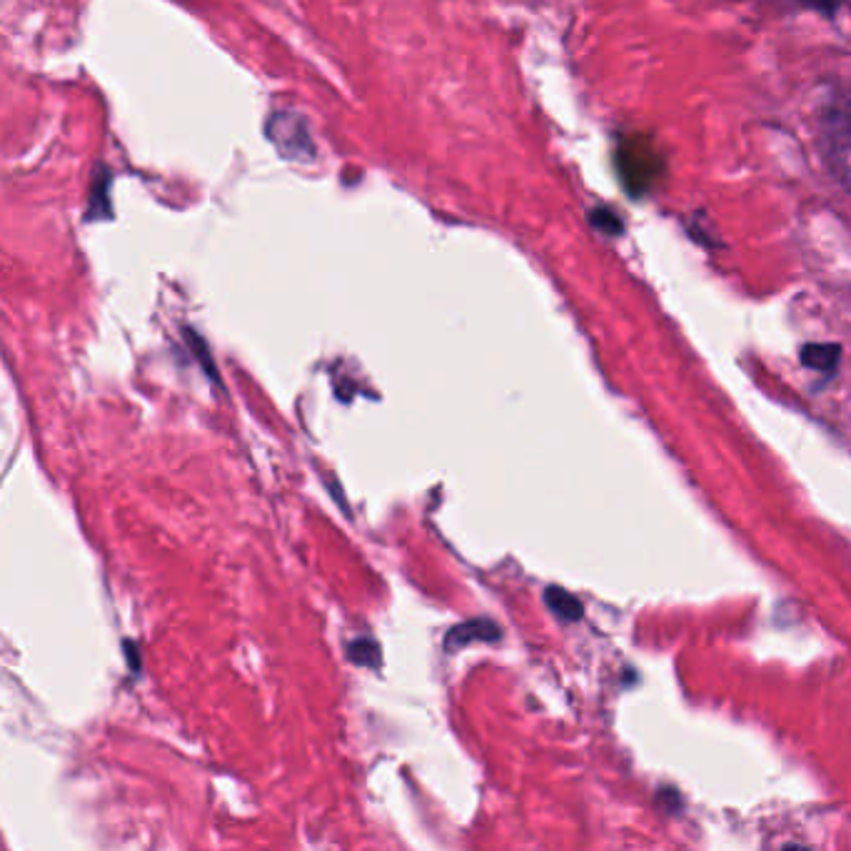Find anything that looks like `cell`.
I'll return each instance as SVG.
<instances>
[{"label":"cell","instance_id":"8fae6325","mask_svg":"<svg viewBox=\"0 0 851 851\" xmlns=\"http://www.w3.org/2000/svg\"><path fill=\"white\" fill-rule=\"evenodd\" d=\"M799 3H804L807 8L817 10V13H822V15H834L839 0H799Z\"/></svg>","mask_w":851,"mask_h":851},{"label":"cell","instance_id":"ba28073f","mask_svg":"<svg viewBox=\"0 0 851 851\" xmlns=\"http://www.w3.org/2000/svg\"><path fill=\"white\" fill-rule=\"evenodd\" d=\"M589 223H592L594 230L609 235V238H617V235L624 233L622 218L609 208H594L592 213H589Z\"/></svg>","mask_w":851,"mask_h":851},{"label":"cell","instance_id":"30bf717a","mask_svg":"<svg viewBox=\"0 0 851 851\" xmlns=\"http://www.w3.org/2000/svg\"><path fill=\"white\" fill-rule=\"evenodd\" d=\"M657 804L664 809V812L677 814L679 809H682V797L677 794V789H659Z\"/></svg>","mask_w":851,"mask_h":851},{"label":"cell","instance_id":"52a82bcc","mask_svg":"<svg viewBox=\"0 0 851 851\" xmlns=\"http://www.w3.org/2000/svg\"><path fill=\"white\" fill-rule=\"evenodd\" d=\"M347 657L352 659L355 664H360V667H372L377 669L380 667V647H377V642H372V639L360 637V639H352L350 644H347Z\"/></svg>","mask_w":851,"mask_h":851},{"label":"cell","instance_id":"3957f363","mask_svg":"<svg viewBox=\"0 0 851 851\" xmlns=\"http://www.w3.org/2000/svg\"><path fill=\"white\" fill-rule=\"evenodd\" d=\"M268 135L273 138V143L278 145V150L287 158H312L315 148H312V140L307 135V125L300 115L295 113H278L270 118Z\"/></svg>","mask_w":851,"mask_h":851},{"label":"cell","instance_id":"277c9868","mask_svg":"<svg viewBox=\"0 0 851 851\" xmlns=\"http://www.w3.org/2000/svg\"><path fill=\"white\" fill-rule=\"evenodd\" d=\"M502 637V629L497 627L492 619H470L465 624H457L450 629L445 639L447 652H455V649L465 647L470 642H495Z\"/></svg>","mask_w":851,"mask_h":851},{"label":"cell","instance_id":"7a4b0ae2","mask_svg":"<svg viewBox=\"0 0 851 851\" xmlns=\"http://www.w3.org/2000/svg\"><path fill=\"white\" fill-rule=\"evenodd\" d=\"M617 173L624 188L639 198V195L647 193L654 178L662 173V160L654 153L652 145L624 143L617 150Z\"/></svg>","mask_w":851,"mask_h":851},{"label":"cell","instance_id":"6da1fadb","mask_svg":"<svg viewBox=\"0 0 851 851\" xmlns=\"http://www.w3.org/2000/svg\"><path fill=\"white\" fill-rule=\"evenodd\" d=\"M822 153L829 173L851 195V115L844 110L824 115Z\"/></svg>","mask_w":851,"mask_h":851},{"label":"cell","instance_id":"5b68a950","mask_svg":"<svg viewBox=\"0 0 851 851\" xmlns=\"http://www.w3.org/2000/svg\"><path fill=\"white\" fill-rule=\"evenodd\" d=\"M799 360L804 367L817 372H834L842 362V347L834 345V342H812V345H804L799 352Z\"/></svg>","mask_w":851,"mask_h":851},{"label":"cell","instance_id":"8992f818","mask_svg":"<svg viewBox=\"0 0 851 851\" xmlns=\"http://www.w3.org/2000/svg\"><path fill=\"white\" fill-rule=\"evenodd\" d=\"M545 604L550 607V612L555 614V617L562 619V622H577V619H582L584 614L582 602H579L572 592H567V589L562 587H547Z\"/></svg>","mask_w":851,"mask_h":851},{"label":"cell","instance_id":"9c48e42d","mask_svg":"<svg viewBox=\"0 0 851 851\" xmlns=\"http://www.w3.org/2000/svg\"><path fill=\"white\" fill-rule=\"evenodd\" d=\"M108 190H110V173L103 168V165H100V168H98V178H95V185H93V198H90L88 218H93L95 213H100V208L108 210V203H110Z\"/></svg>","mask_w":851,"mask_h":851}]
</instances>
